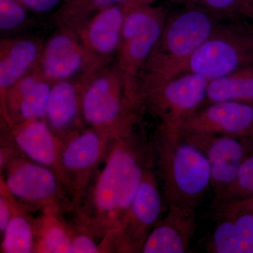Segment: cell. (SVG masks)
Instances as JSON below:
<instances>
[{
	"label": "cell",
	"mask_w": 253,
	"mask_h": 253,
	"mask_svg": "<svg viewBox=\"0 0 253 253\" xmlns=\"http://www.w3.org/2000/svg\"><path fill=\"white\" fill-rule=\"evenodd\" d=\"M154 165L151 139L140 122L113 141L99 172L68 215L69 221L100 244L120 229L145 172Z\"/></svg>",
	"instance_id": "1"
},
{
	"label": "cell",
	"mask_w": 253,
	"mask_h": 253,
	"mask_svg": "<svg viewBox=\"0 0 253 253\" xmlns=\"http://www.w3.org/2000/svg\"><path fill=\"white\" fill-rule=\"evenodd\" d=\"M222 20L191 6H184L168 15L162 33L139 76V104L143 95L186 73L193 55Z\"/></svg>",
	"instance_id": "2"
},
{
	"label": "cell",
	"mask_w": 253,
	"mask_h": 253,
	"mask_svg": "<svg viewBox=\"0 0 253 253\" xmlns=\"http://www.w3.org/2000/svg\"><path fill=\"white\" fill-rule=\"evenodd\" d=\"M151 143L165 204L196 211L211 189L207 158L180 131L157 126Z\"/></svg>",
	"instance_id": "3"
},
{
	"label": "cell",
	"mask_w": 253,
	"mask_h": 253,
	"mask_svg": "<svg viewBox=\"0 0 253 253\" xmlns=\"http://www.w3.org/2000/svg\"><path fill=\"white\" fill-rule=\"evenodd\" d=\"M82 110L86 126L116 139L141 122L142 111L128 98L116 63L86 83Z\"/></svg>",
	"instance_id": "4"
},
{
	"label": "cell",
	"mask_w": 253,
	"mask_h": 253,
	"mask_svg": "<svg viewBox=\"0 0 253 253\" xmlns=\"http://www.w3.org/2000/svg\"><path fill=\"white\" fill-rule=\"evenodd\" d=\"M11 196L33 213L52 211L68 216L74 202L62 181L50 168L32 161L20 151L1 170Z\"/></svg>",
	"instance_id": "5"
},
{
	"label": "cell",
	"mask_w": 253,
	"mask_h": 253,
	"mask_svg": "<svg viewBox=\"0 0 253 253\" xmlns=\"http://www.w3.org/2000/svg\"><path fill=\"white\" fill-rule=\"evenodd\" d=\"M222 20L190 60L186 73L208 81L253 64V25Z\"/></svg>",
	"instance_id": "6"
},
{
	"label": "cell",
	"mask_w": 253,
	"mask_h": 253,
	"mask_svg": "<svg viewBox=\"0 0 253 253\" xmlns=\"http://www.w3.org/2000/svg\"><path fill=\"white\" fill-rule=\"evenodd\" d=\"M164 204L154 165L145 172L120 229L100 243L101 253H141L146 238L162 219Z\"/></svg>",
	"instance_id": "7"
},
{
	"label": "cell",
	"mask_w": 253,
	"mask_h": 253,
	"mask_svg": "<svg viewBox=\"0 0 253 253\" xmlns=\"http://www.w3.org/2000/svg\"><path fill=\"white\" fill-rule=\"evenodd\" d=\"M114 139L86 126L63 141L59 178L74 206L99 172Z\"/></svg>",
	"instance_id": "8"
},
{
	"label": "cell",
	"mask_w": 253,
	"mask_h": 253,
	"mask_svg": "<svg viewBox=\"0 0 253 253\" xmlns=\"http://www.w3.org/2000/svg\"><path fill=\"white\" fill-rule=\"evenodd\" d=\"M208 80L186 73L143 95L142 110L157 118L158 126L179 131L188 118L206 102Z\"/></svg>",
	"instance_id": "9"
},
{
	"label": "cell",
	"mask_w": 253,
	"mask_h": 253,
	"mask_svg": "<svg viewBox=\"0 0 253 253\" xmlns=\"http://www.w3.org/2000/svg\"><path fill=\"white\" fill-rule=\"evenodd\" d=\"M134 5L137 4H117L99 10L76 29L85 53L80 74L83 77L91 79L117 56L125 16Z\"/></svg>",
	"instance_id": "10"
},
{
	"label": "cell",
	"mask_w": 253,
	"mask_h": 253,
	"mask_svg": "<svg viewBox=\"0 0 253 253\" xmlns=\"http://www.w3.org/2000/svg\"><path fill=\"white\" fill-rule=\"evenodd\" d=\"M181 133L207 158L211 167V189L214 199H217L232 184L241 164L253 154L252 141L250 137Z\"/></svg>",
	"instance_id": "11"
},
{
	"label": "cell",
	"mask_w": 253,
	"mask_h": 253,
	"mask_svg": "<svg viewBox=\"0 0 253 253\" xmlns=\"http://www.w3.org/2000/svg\"><path fill=\"white\" fill-rule=\"evenodd\" d=\"M179 131L251 137L253 134V104L218 101L204 104L188 118Z\"/></svg>",
	"instance_id": "12"
},
{
	"label": "cell",
	"mask_w": 253,
	"mask_h": 253,
	"mask_svg": "<svg viewBox=\"0 0 253 253\" xmlns=\"http://www.w3.org/2000/svg\"><path fill=\"white\" fill-rule=\"evenodd\" d=\"M43 43L36 66L32 70L42 79L54 84L71 79L84 67V47L77 31L61 26Z\"/></svg>",
	"instance_id": "13"
},
{
	"label": "cell",
	"mask_w": 253,
	"mask_h": 253,
	"mask_svg": "<svg viewBox=\"0 0 253 253\" xmlns=\"http://www.w3.org/2000/svg\"><path fill=\"white\" fill-rule=\"evenodd\" d=\"M1 140L9 141L26 157L52 169L59 177L63 141L55 135L45 119L11 125L1 119Z\"/></svg>",
	"instance_id": "14"
},
{
	"label": "cell",
	"mask_w": 253,
	"mask_h": 253,
	"mask_svg": "<svg viewBox=\"0 0 253 253\" xmlns=\"http://www.w3.org/2000/svg\"><path fill=\"white\" fill-rule=\"evenodd\" d=\"M89 79L79 76L75 80L56 82L50 91L45 120L61 141L86 127L83 116V91Z\"/></svg>",
	"instance_id": "15"
},
{
	"label": "cell",
	"mask_w": 253,
	"mask_h": 253,
	"mask_svg": "<svg viewBox=\"0 0 253 253\" xmlns=\"http://www.w3.org/2000/svg\"><path fill=\"white\" fill-rule=\"evenodd\" d=\"M52 83L31 71L11 86L0 101L1 119L11 125L45 119Z\"/></svg>",
	"instance_id": "16"
},
{
	"label": "cell",
	"mask_w": 253,
	"mask_h": 253,
	"mask_svg": "<svg viewBox=\"0 0 253 253\" xmlns=\"http://www.w3.org/2000/svg\"><path fill=\"white\" fill-rule=\"evenodd\" d=\"M168 12L158 16L152 23L137 36L121 41L116 65L122 76L128 98L137 109H141L138 100L139 76L158 38L162 33Z\"/></svg>",
	"instance_id": "17"
},
{
	"label": "cell",
	"mask_w": 253,
	"mask_h": 253,
	"mask_svg": "<svg viewBox=\"0 0 253 253\" xmlns=\"http://www.w3.org/2000/svg\"><path fill=\"white\" fill-rule=\"evenodd\" d=\"M196 211L179 207L168 208L146 238L141 253L187 252L196 231Z\"/></svg>",
	"instance_id": "18"
},
{
	"label": "cell",
	"mask_w": 253,
	"mask_h": 253,
	"mask_svg": "<svg viewBox=\"0 0 253 253\" xmlns=\"http://www.w3.org/2000/svg\"><path fill=\"white\" fill-rule=\"evenodd\" d=\"M217 223L206 250L211 253H253V211L216 210Z\"/></svg>",
	"instance_id": "19"
},
{
	"label": "cell",
	"mask_w": 253,
	"mask_h": 253,
	"mask_svg": "<svg viewBox=\"0 0 253 253\" xmlns=\"http://www.w3.org/2000/svg\"><path fill=\"white\" fill-rule=\"evenodd\" d=\"M44 42L33 37L4 38L0 41V101L16 82L36 66Z\"/></svg>",
	"instance_id": "20"
},
{
	"label": "cell",
	"mask_w": 253,
	"mask_h": 253,
	"mask_svg": "<svg viewBox=\"0 0 253 253\" xmlns=\"http://www.w3.org/2000/svg\"><path fill=\"white\" fill-rule=\"evenodd\" d=\"M36 217V253H71V227L66 215L44 211Z\"/></svg>",
	"instance_id": "21"
},
{
	"label": "cell",
	"mask_w": 253,
	"mask_h": 253,
	"mask_svg": "<svg viewBox=\"0 0 253 253\" xmlns=\"http://www.w3.org/2000/svg\"><path fill=\"white\" fill-rule=\"evenodd\" d=\"M36 232V217L14 198L12 215L1 234V253H34Z\"/></svg>",
	"instance_id": "22"
},
{
	"label": "cell",
	"mask_w": 253,
	"mask_h": 253,
	"mask_svg": "<svg viewBox=\"0 0 253 253\" xmlns=\"http://www.w3.org/2000/svg\"><path fill=\"white\" fill-rule=\"evenodd\" d=\"M218 101L253 104V64L208 82L205 104Z\"/></svg>",
	"instance_id": "23"
},
{
	"label": "cell",
	"mask_w": 253,
	"mask_h": 253,
	"mask_svg": "<svg viewBox=\"0 0 253 253\" xmlns=\"http://www.w3.org/2000/svg\"><path fill=\"white\" fill-rule=\"evenodd\" d=\"M154 0H65L54 15L57 27L77 29L99 10L122 4H149Z\"/></svg>",
	"instance_id": "24"
},
{
	"label": "cell",
	"mask_w": 253,
	"mask_h": 253,
	"mask_svg": "<svg viewBox=\"0 0 253 253\" xmlns=\"http://www.w3.org/2000/svg\"><path fill=\"white\" fill-rule=\"evenodd\" d=\"M253 198V153L241 164L235 179L217 199L212 207L220 205L235 204Z\"/></svg>",
	"instance_id": "25"
},
{
	"label": "cell",
	"mask_w": 253,
	"mask_h": 253,
	"mask_svg": "<svg viewBox=\"0 0 253 253\" xmlns=\"http://www.w3.org/2000/svg\"><path fill=\"white\" fill-rule=\"evenodd\" d=\"M184 6L199 8L220 19L235 18L240 14L245 0H171Z\"/></svg>",
	"instance_id": "26"
},
{
	"label": "cell",
	"mask_w": 253,
	"mask_h": 253,
	"mask_svg": "<svg viewBox=\"0 0 253 253\" xmlns=\"http://www.w3.org/2000/svg\"><path fill=\"white\" fill-rule=\"evenodd\" d=\"M28 10L17 0H0V30L14 32L26 26Z\"/></svg>",
	"instance_id": "27"
},
{
	"label": "cell",
	"mask_w": 253,
	"mask_h": 253,
	"mask_svg": "<svg viewBox=\"0 0 253 253\" xmlns=\"http://www.w3.org/2000/svg\"><path fill=\"white\" fill-rule=\"evenodd\" d=\"M69 221V219H68ZM70 222L71 227V253H98L100 251L99 241L91 234L82 230Z\"/></svg>",
	"instance_id": "28"
},
{
	"label": "cell",
	"mask_w": 253,
	"mask_h": 253,
	"mask_svg": "<svg viewBox=\"0 0 253 253\" xmlns=\"http://www.w3.org/2000/svg\"><path fill=\"white\" fill-rule=\"evenodd\" d=\"M17 1L28 11L43 14V13L50 12L58 8L62 0H17Z\"/></svg>",
	"instance_id": "29"
},
{
	"label": "cell",
	"mask_w": 253,
	"mask_h": 253,
	"mask_svg": "<svg viewBox=\"0 0 253 253\" xmlns=\"http://www.w3.org/2000/svg\"><path fill=\"white\" fill-rule=\"evenodd\" d=\"M214 210H242L253 211V198L235 204H224L214 208Z\"/></svg>",
	"instance_id": "30"
},
{
	"label": "cell",
	"mask_w": 253,
	"mask_h": 253,
	"mask_svg": "<svg viewBox=\"0 0 253 253\" xmlns=\"http://www.w3.org/2000/svg\"><path fill=\"white\" fill-rule=\"evenodd\" d=\"M240 14L253 20V0H245L240 10Z\"/></svg>",
	"instance_id": "31"
},
{
	"label": "cell",
	"mask_w": 253,
	"mask_h": 253,
	"mask_svg": "<svg viewBox=\"0 0 253 253\" xmlns=\"http://www.w3.org/2000/svg\"><path fill=\"white\" fill-rule=\"evenodd\" d=\"M250 139H251V141H252V142H253V134L252 136H251V137H250Z\"/></svg>",
	"instance_id": "32"
}]
</instances>
